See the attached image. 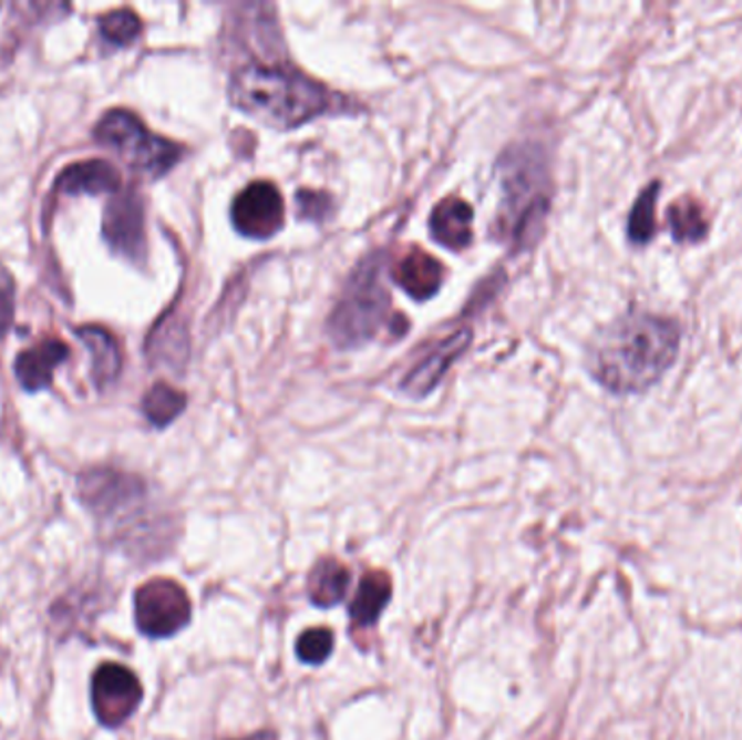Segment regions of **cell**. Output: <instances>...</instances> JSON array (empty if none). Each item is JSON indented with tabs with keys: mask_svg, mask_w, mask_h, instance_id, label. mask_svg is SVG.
Segmentation results:
<instances>
[{
	"mask_svg": "<svg viewBox=\"0 0 742 740\" xmlns=\"http://www.w3.org/2000/svg\"><path fill=\"white\" fill-rule=\"evenodd\" d=\"M76 335L90 348L92 378L96 387L105 389L109 384H113L122 370V357H120V346L115 337L101 326H81Z\"/></svg>",
	"mask_w": 742,
	"mask_h": 740,
	"instance_id": "cell-17",
	"label": "cell"
},
{
	"mask_svg": "<svg viewBox=\"0 0 742 740\" xmlns=\"http://www.w3.org/2000/svg\"><path fill=\"white\" fill-rule=\"evenodd\" d=\"M120 185L122 178L117 169L105 160L76 161L68 165L56 178V189L68 196L117 194Z\"/></svg>",
	"mask_w": 742,
	"mask_h": 740,
	"instance_id": "cell-12",
	"label": "cell"
},
{
	"mask_svg": "<svg viewBox=\"0 0 742 740\" xmlns=\"http://www.w3.org/2000/svg\"><path fill=\"white\" fill-rule=\"evenodd\" d=\"M334 649V636L328 628H311L296 640L298 658L307 665H321Z\"/></svg>",
	"mask_w": 742,
	"mask_h": 740,
	"instance_id": "cell-23",
	"label": "cell"
},
{
	"mask_svg": "<svg viewBox=\"0 0 742 740\" xmlns=\"http://www.w3.org/2000/svg\"><path fill=\"white\" fill-rule=\"evenodd\" d=\"M79 493L85 506L105 522L128 520L140 513L146 500V486L137 476L115 470H92L79 477Z\"/></svg>",
	"mask_w": 742,
	"mask_h": 740,
	"instance_id": "cell-7",
	"label": "cell"
},
{
	"mask_svg": "<svg viewBox=\"0 0 742 740\" xmlns=\"http://www.w3.org/2000/svg\"><path fill=\"white\" fill-rule=\"evenodd\" d=\"M669 226L676 241H701L708 235L705 213L692 198H684L669 209Z\"/></svg>",
	"mask_w": 742,
	"mask_h": 740,
	"instance_id": "cell-20",
	"label": "cell"
},
{
	"mask_svg": "<svg viewBox=\"0 0 742 740\" xmlns=\"http://www.w3.org/2000/svg\"><path fill=\"white\" fill-rule=\"evenodd\" d=\"M101 144L120 153L133 169L161 176L181 160V146L146 129V124L126 109H111L94 129Z\"/></svg>",
	"mask_w": 742,
	"mask_h": 740,
	"instance_id": "cell-5",
	"label": "cell"
},
{
	"mask_svg": "<svg viewBox=\"0 0 742 740\" xmlns=\"http://www.w3.org/2000/svg\"><path fill=\"white\" fill-rule=\"evenodd\" d=\"M185 404H187V398H185L183 391H178V389H174L165 382H159L144 395L142 409H144V415L148 418V422L163 428V425L174 422L185 411Z\"/></svg>",
	"mask_w": 742,
	"mask_h": 740,
	"instance_id": "cell-19",
	"label": "cell"
},
{
	"mask_svg": "<svg viewBox=\"0 0 742 740\" xmlns=\"http://www.w3.org/2000/svg\"><path fill=\"white\" fill-rule=\"evenodd\" d=\"M470 341H472L470 330H461L447 337L434 352H430L424 361L404 378V384H402L404 391L413 398H422L425 393H430L436 387V382L443 378V373L450 370V366L465 352Z\"/></svg>",
	"mask_w": 742,
	"mask_h": 740,
	"instance_id": "cell-11",
	"label": "cell"
},
{
	"mask_svg": "<svg viewBox=\"0 0 742 740\" xmlns=\"http://www.w3.org/2000/svg\"><path fill=\"white\" fill-rule=\"evenodd\" d=\"M350 588V569L337 558H321L309 574V597L319 608H332L343 602Z\"/></svg>",
	"mask_w": 742,
	"mask_h": 740,
	"instance_id": "cell-18",
	"label": "cell"
},
{
	"mask_svg": "<svg viewBox=\"0 0 742 740\" xmlns=\"http://www.w3.org/2000/svg\"><path fill=\"white\" fill-rule=\"evenodd\" d=\"M298 209L305 219H323L330 213V201L316 192H298Z\"/></svg>",
	"mask_w": 742,
	"mask_h": 740,
	"instance_id": "cell-25",
	"label": "cell"
},
{
	"mask_svg": "<svg viewBox=\"0 0 742 740\" xmlns=\"http://www.w3.org/2000/svg\"><path fill=\"white\" fill-rule=\"evenodd\" d=\"M192 619V602L178 582L155 578L135 593V624L148 638L178 635Z\"/></svg>",
	"mask_w": 742,
	"mask_h": 740,
	"instance_id": "cell-6",
	"label": "cell"
},
{
	"mask_svg": "<svg viewBox=\"0 0 742 740\" xmlns=\"http://www.w3.org/2000/svg\"><path fill=\"white\" fill-rule=\"evenodd\" d=\"M658 194H660V183H651L649 187H645L640 192V196L632 207L630 219H628V237L638 244L645 246L651 241V237L656 235V203H658Z\"/></svg>",
	"mask_w": 742,
	"mask_h": 740,
	"instance_id": "cell-21",
	"label": "cell"
},
{
	"mask_svg": "<svg viewBox=\"0 0 742 740\" xmlns=\"http://www.w3.org/2000/svg\"><path fill=\"white\" fill-rule=\"evenodd\" d=\"M16 314V280L7 267L0 265V337L11 328Z\"/></svg>",
	"mask_w": 742,
	"mask_h": 740,
	"instance_id": "cell-24",
	"label": "cell"
},
{
	"mask_svg": "<svg viewBox=\"0 0 742 740\" xmlns=\"http://www.w3.org/2000/svg\"><path fill=\"white\" fill-rule=\"evenodd\" d=\"M241 740H278V734L271 732V730H261V732H255V734Z\"/></svg>",
	"mask_w": 742,
	"mask_h": 740,
	"instance_id": "cell-26",
	"label": "cell"
},
{
	"mask_svg": "<svg viewBox=\"0 0 742 740\" xmlns=\"http://www.w3.org/2000/svg\"><path fill=\"white\" fill-rule=\"evenodd\" d=\"M393 280L415 300L432 298L443 282V267L424 250L413 248L393 267Z\"/></svg>",
	"mask_w": 742,
	"mask_h": 740,
	"instance_id": "cell-15",
	"label": "cell"
},
{
	"mask_svg": "<svg viewBox=\"0 0 742 740\" xmlns=\"http://www.w3.org/2000/svg\"><path fill=\"white\" fill-rule=\"evenodd\" d=\"M472 222L474 212L470 203L463 198H445L430 215V233L441 246L450 250H465L474 239Z\"/></svg>",
	"mask_w": 742,
	"mask_h": 740,
	"instance_id": "cell-14",
	"label": "cell"
},
{
	"mask_svg": "<svg viewBox=\"0 0 742 740\" xmlns=\"http://www.w3.org/2000/svg\"><path fill=\"white\" fill-rule=\"evenodd\" d=\"M103 235L106 244L131 261H144L146 257V222L142 198L128 189L117 192L106 203L103 217Z\"/></svg>",
	"mask_w": 742,
	"mask_h": 740,
	"instance_id": "cell-9",
	"label": "cell"
},
{
	"mask_svg": "<svg viewBox=\"0 0 742 740\" xmlns=\"http://www.w3.org/2000/svg\"><path fill=\"white\" fill-rule=\"evenodd\" d=\"M142 20L131 9H115L101 18V33L115 47H128L140 38Z\"/></svg>",
	"mask_w": 742,
	"mask_h": 740,
	"instance_id": "cell-22",
	"label": "cell"
},
{
	"mask_svg": "<svg viewBox=\"0 0 742 740\" xmlns=\"http://www.w3.org/2000/svg\"><path fill=\"white\" fill-rule=\"evenodd\" d=\"M391 298L382 282V264L371 257L361 265L330 316V337L339 348H357L389 323Z\"/></svg>",
	"mask_w": 742,
	"mask_h": 740,
	"instance_id": "cell-4",
	"label": "cell"
},
{
	"mask_svg": "<svg viewBox=\"0 0 742 740\" xmlns=\"http://www.w3.org/2000/svg\"><path fill=\"white\" fill-rule=\"evenodd\" d=\"M502 192L495 233L506 239H526L547 213V172L530 146L504 155Z\"/></svg>",
	"mask_w": 742,
	"mask_h": 740,
	"instance_id": "cell-3",
	"label": "cell"
},
{
	"mask_svg": "<svg viewBox=\"0 0 742 740\" xmlns=\"http://www.w3.org/2000/svg\"><path fill=\"white\" fill-rule=\"evenodd\" d=\"M391 590L393 584L384 572H368L359 582V588L350 604L352 628L370 630L371 626H375L391 599Z\"/></svg>",
	"mask_w": 742,
	"mask_h": 740,
	"instance_id": "cell-16",
	"label": "cell"
},
{
	"mask_svg": "<svg viewBox=\"0 0 742 740\" xmlns=\"http://www.w3.org/2000/svg\"><path fill=\"white\" fill-rule=\"evenodd\" d=\"M230 101L264 124L291 129L323 113L330 106V94L291 68L253 63L233 76Z\"/></svg>",
	"mask_w": 742,
	"mask_h": 740,
	"instance_id": "cell-2",
	"label": "cell"
},
{
	"mask_svg": "<svg viewBox=\"0 0 742 740\" xmlns=\"http://www.w3.org/2000/svg\"><path fill=\"white\" fill-rule=\"evenodd\" d=\"M680 326L656 314H628L606 326L588 348V370L608 391L649 389L678 357Z\"/></svg>",
	"mask_w": 742,
	"mask_h": 740,
	"instance_id": "cell-1",
	"label": "cell"
},
{
	"mask_svg": "<svg viewBox=\"0 0 742 740\" xmlns=\"http://www.w3.org/2000/svg\"><path fill=\"white\" fill-rule=\"evenodd\" d=\"M68 354L70 350L65 348V343H61L59 339H47L40 346L18 354L13 363L16 378L27 391H42L51 387L54 370L68 359Z\"/></svg>",
	"mask_w": 742,
	"mask_h": 740,
	"instance_id": "cell-13",
	"label": "cell"
},
{
	"mask_svg": "<svg viewBox=\"0 0 742 740\" xmlns=\"http://www.w3.org/2000/svg\"><path fill=\"white\" fill-rule=\"evenodd\" d=\"M144 699L140 678L124 665L105 662L92 678V710L101 726H124Z\"/></svg>",
	"mask_w": 742,
	"mask_h": 740,
	"instance_id": "cell-8",
	"label": "cell"
},
{
	"mask_svg": "<svg viewBox=\"0 0 742 740\" xmlns=\"http://www.w3.org/2000/svg\"><path fill=\"white\" fill-rule=\"evenodd\" d=\"M233 224L250 239H269L285 224V203L274 183L257 181L233 203Z\"/></svg>",
	"mask_w": 742,
	"mask_h": 740,
	"instance_id": "cell-10",
	"label": "cell"
}]
</instances>
